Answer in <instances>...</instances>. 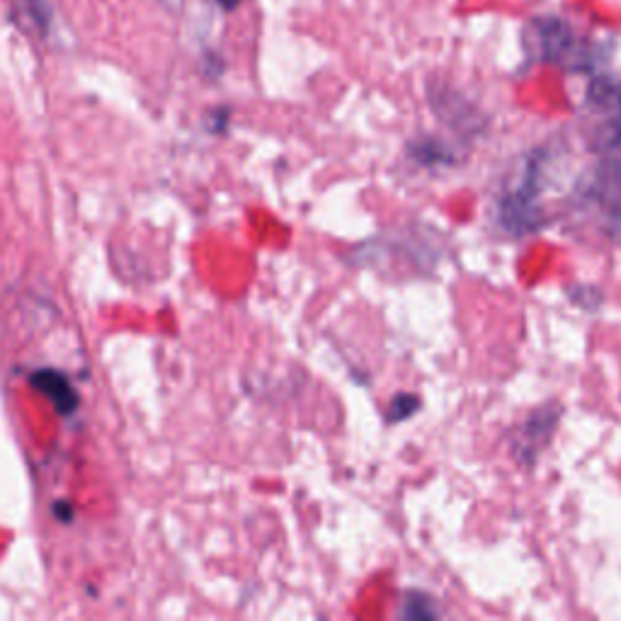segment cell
<instances>
[{"mask_svg": "<svg viewBox=\"0 0 621 621\" xmlns=\"http://www.w3.org/2000/svg\"><path fill=\"white\" fill-rule=\"evenodd\" d=\"M32 384L40 386L61 413H71L75 408V403H79V396H75L69 379L63 374L42 370L32 376Z\"/></svg>", "mask_w": 621, "mask_h": 621, "instance_id": "5b68a950", "label": "cell"}, {"mask_svg": "<svg viewBox=\"0 0 621 621\" xmlns=\"http://www.w3.org/2000/svg\"><path fill=\"white\" fill-rule=\"evenodd\" d=\"M527 49L537 61L561 63L576 52V32L561 18H537L527 30Z\"/></svg>", "mask_w": 621, "mask_h": 621, "instance_id": "6da1fadb", "label": "cell"}, {"mask_svg": "<svg viewBox=\"0 0 621 621\" xmlns=\"http://www.w3.org/2000/svg\"><path fill=\"white\" fill-rule=\"evenodd\" d=\"M439 614V610L435 607V602L425 598L421 592H411L408 598L403 602L401 617L403 619H435Z\"/></svg>", "mask_w": 621, "mask_h": 621, "instance_id": "8992f818", "label": "cell"}, {"mask_svg": "<svg viewBox=\"0 0 621 621\" xmlns=\"http://www.w3.org/2000/svg\"><path fill=\"white\" fill-rule=\"evenodd\" d=\"M22 6H24V12H28V15L34 20L37 28H40V30L49 28V20H52V10H49L44 0H22Z\"/></svg>", "mask_w": 621, "mask_h": 621, "instance_id": "ba28073f", "label": "cell"}, {"mask_svg": "<svg viewBox=\"0 0 621 621\" xmlns=\"http://www.w3.org/2000/svg\"><path fill=\"white\" fill-rule=\"evenodd\" d=\"M417 405H421V401H417L415 396H411V394H401L399 399H394V403H391V408H389V421H391V423H403V421H408V417L417 411Z\"/></svg>", "mask_w": 621, "mask_h": 621, "instance_id": "52a82bcc", "label": "cell"}, {"mask_svg": "<svg viewBox=\"0 0 621 621\" xmlns=\"http://www.w3.org/2000/svg\"><path fill=\"white\" fill-rule=\"evenodd\" d=\"M590 201H594V209L600 211L602 226L610 231V236L621 234V158L604 161L594 173L590 189Z\"/></svg>", "mask_w": 621, "mask_h": 621, "instance_id": "3957f363", "label": "cell"}, {"mask_svg": "<svg viewBox=\"0 0 621 621\" xmlns=\"http://www.w3.org/2000/svg\"><path fill=\"white\" fill-rule=\"evenodd\" d=\"M539 170L535 166L500 201V219L510 231L522 234L539 226Z\"/></svg>", "mask_w": 621, "mask_h": 621, "instance_id": "7a4b0ae2", "label": "cell"}, {"mask_svg": "<svg viewBox=\"0 0 621 621\" xmlns=\"http://www.w3.org/2000/svg\"><path fill=\"white\" fill-rule=\"evenodd\" d=\"M556 421H559V408H541L535 415H529V421L519 427L515 439V454L519 462H537L539 452L549 445Z\"/></svg>", "mask_w": 621, "mask_h": 621, "instance_id": "277c9868", "label": "cell"}]
</instances>
